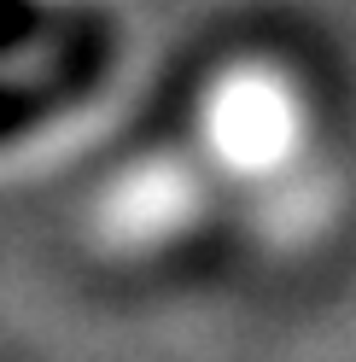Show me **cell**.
Masks as SVG:
<instances>
[{
    "label": "cell",
    "mask_w": 356,
    "mask_h": 362,
    "mask_svg": "<svg viewBox=\"0 0 356 362\" xmlns=\"http://www.w3.org/2000/svg\"><path fill=\"white\" fill-rule=\"evenodd\" d=\"M198 141L234 175H275L309 141V100L280 64H228L198 100Z\"/></svg>",
    "instance_id": "cell-1"
}]
</instances>
